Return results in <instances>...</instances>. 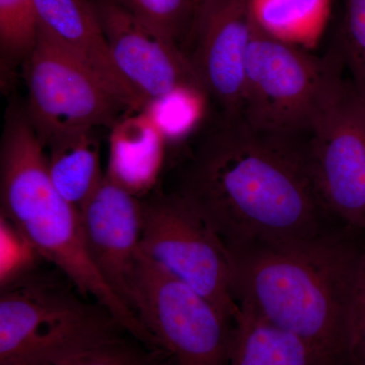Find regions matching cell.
I'll use <instances>...</instances> for the list:
<instances>
[{"mask_svg": "<svg viewBox=\"0 0 365 365\" xmlns=\"http://www.w3.org/2000/svg\"><path fill=\"white\" fill-rule=\"evenodd\" d=\"M140 251L234 325L241 309L234 292L230 252L215 230L177 194L151 192L141 198Z\"/></svg>", "mask_w": 365, "mask_h": 365, "instance_id": "cell-6", "label": "cell"}, {"mask_svg": "<svg viewBox=\"0 0 365 365\" xmlns=\"http://www.w3.org/2000/svg\"><path fill=\"white\" fill-rule=\"evenodd\" d=\"M130 304L176 365H230L232 323L141 251Z\"/></svg>", "mask_w": 365, "mask_h": 365, "instance_id": "cell-7", "label": "cell"}, {"mask_svg": "<svg viewBox=\"0 0 365 365\" xmlns=\"http://www.w3.org/2000/svg\"><path fill=\"white\" fill-rule=\"evenodd\" d=\"M28 117L44 144L58 132L108 127L130 110L81 60L38 26L33 51L24 62Z\"/></svg>", "mask_w": 365, "mask_h": 365, "instance_id": "cell-8", "label": "cell"}, {"mask_svg": "<svg viewBox=\"0 0 365 365\" xmlns=\"http://www.w3.org/2000/svg\"><path fill=\"white\" fill-rule=\"evenodd\" d=\"M357 230L228 250L241 309L294 334L322 365L345 364L348 318L365 249Z\"/></svg>", "mask_w": 365, "mask_h": 365, "instance_id": "cell-2", "label": "cell"}, {"mask_svg": "<svg viewBox=\"0 0 365 365\" xmlns=\"http://www.w3.org/2000/svg\"><path fill=\"white\" fill-rule=\"evenodd\" d=\"M345 365H365V252L348 318Z\"/></svg>", "mask_w": 365, "mask_h": 365, "instance_id": "cell-22", "label": "cell"}, {"mask_svg": "<svg viewBox=\"0 0 365 365\" xmlns=\"http://www.w3.org/2000/svg\"><path fill=\"white\" fill-rule=\"evenodd\" d=\"M167 139L145 110L127 113L111 129L105 174L132 195L153 191L165 165Z\"/></svg>", "mask_w": 365, "mask_h": 365, "instance_id": "cell-14", "label": "cell"}, {"mask_svg": "<svg viewBox=\"0 0 365 365\" xmlns=\"http://www.w3.org/2000/svg\"><path fill=\"white\" fill-rule=\"evenodd\" d=\"M194 1H195V4H196L197 2H198V0H194Z\"/></svg>", "mask_w": 365, "mask_h": 365, "instance_id": "cell-24", "label": "cell"}, {"mask_svg": "<svg viewBox=\"0 0 365 365\" xmlns=\"http://www.w3.org/2000/svg\"><path fill=\"white\" fill-rule=\"evenodd\" d=\"M339 365H345V364H339Z\"/></svg>", "mask_w": 365, "mask_h": 365, "instance_id": "cell-25", "label": "cell"}, {"mask_svg": "<svg viewBox=\"0 0 365 365\" xmlns=\"http://www.w3.org/2000/svg\"><path fill=\"white\" fill-rule=\"evenodd\" d=\"M1 218L26 244L52 263L79 294L102 304L134 339L157 349L158 343L135 312L114 294L86 250L81 215L59 193L47 155L25 114L9 113L0 150Z\"/></svg>", "mask_w": 365, "mask_h": 365, "instance_id": "cell-3", "label": "cell"}, {"mask_svg": "<svg viewBox=\"0 0 365 365\" xmlns=\"http://www.w3.org/2000/svg\"><path fill=\"white\" fill-rule=\"evenodd\" d=\"M90 1L118 69L148 102L181 88L204 91L176 41L143 23L115 0Z\"/></svg>", "mask_w": 365, "mask_h": 365, "instance_id": "cell-11", "label": "cell"}, {"mask_svg": "<svg viewBox=\"0 0 365 365\" xmlns=\"http://www.w3.org/2000/svg\"><path fill=\"white\" fill-rule=\"evenodd\" d=\"M43 146L53 184L79 210L105 175L101 168L100 141L95 129L58 132Z\"/></svg>", "mask_w": 365, "mask_h": 365, "instance_id": "cell-15", "label": "cell"}, {"mask_svg": "<svg viewBox=\"0 0 365 365\" xmlns=\"http://www.w3.org/2000/svg\"><path fill=\"white\" fill-rule=\"evenodd\" d=\"M61 365H150L140 352L124 340L83 353Z\"/></svg>", "mask_w": 365, "mask_h": 365, "instance_id": "cell-23", "label": "cell"}, {"mask_svg": "<svg viewBox=\"0 0 365 365\" xmlns=\"http://www.w3.org/2000/svg\"><path fill=\"white\" fill-rule=\"evenodd\" d=\"M135 18L178 44L186 43L195 16L194 0H115Z\"/></svg>", "mask_w": 365, "mask_h": 365, "instance_id": "cell-20", "label": "cell"}, {"mask_svg": "<svg viewBox=\"0 0 365 365\" xmlns=\"http://www.w3.org/2000/svg\"><path fill=\"white\" fill-rule=\"evenodd\" d=\"M38 26L91 69L132 112L148 104L119 71L90 0H34Z\"/></svg>", "mask_w": 365, "mask_h": 365, "instance_id": "cell-13", "label": "cell"}, {"mask_svg": "<svg viewBox=\"0 0 365 365\" xmlns=\"http://www.w3.org/2000/svg\"><path fill=\"white\" fill-rule=\"evenodd\" d=\"M309 134L307 167L324 210L365 232V102L353 83L336 86Z\"/></svg>", "mask_w": 365, "mask_h": 365, "instance_id": "cell-9", "label": "cell"}, {"mask_svg": "<svg viewBox=\"0 0 365 365\" xmlns=\"http://www.w3.org/2000/svg\"><path fill=\"white\" fill-rule=\"evenodd\" d=\"M254 21L250 0H198L186 53L197 78L223 116L241 113L245 63Z\"/></svg>", "mask_w": 365, "mask_h": 365, "instance_id": "cell-10", "label": "cell"}, {"mask_svg": "<svg viewBox=\"0 0 365 365\" xmlns=\"http://www.w3.org/2000/svg\"><path fill=\"white\" fill-rule=\"evenodd\" d=\"M37 37L34 0H0V50L4 63L24 64Z\"/></svg>", "mask_w": 365, "mask_h": 365, "instance_id": "cell-18", "label": "cell"}, {"mask_svg": "<svg viewBox=\"0 0 365 365\" xmlns=\"http://www.w3.org/2000/svg\"><path fill=\"white\" fill-rule=\"evenodd\" d=\"M177 194L228 250L316 237L328 217L314 189L304 146L223 120L178 175Z\"/></svg>", "mask_w": 365, "mask_h": 365, "instance_id": "cell-1", "label": "cell"}, {"mask_svg": "<svg viewBox=\"0 0 365 365\" xmlns=\"http://www.w3.org/2000/svg\"><path fill=\"white\" fill-rule=\"evenodd\" d=\"M250 7L262 32L309 51L325 32L332 0H250Z\"/></svg>", "mask_w": 365, "mask_h": 365, "instance_id": "cell-17", "label": "cell"}, {"mask_svg": "<svg viewBox=\"0 0 365 365\" xmlns=\"http://www.w3.org/2000/svg\"><path fill=\"white\" fill-rule=\"evenodd\" d=\"M230 365L322 364L299 336L241 309L232 330Z\"/></svg>", "mask_w": 365, "mask_h": 365, "instance_id": "cell-16", "label": "cell"}, {"mask_svg": "<svg viewBox=\"0 0 365 365\" xmlns=\"http://www.w3.org/2000/svg\"><path fill=\"white\" fill-rule=\"evenodd\" d=\"M71 281L26 275L0 297V365H61L123 340L102 304L86 302Z\"/></svg>", "mask_w": 365, "mask_h": 365, "instance_id": "cell-4", "label": "cell"}, {"mask_svg": "<svg viewBox=\"0 0 365 365\" xmlns=\"http://www.w3.org/2000/svg\"><path fill=\"white\" fill-rule=\"evenodd\" d=\"M79 215L91 262L108 287L133 309L131 287L140 254L143 200L105 174Z\"/></svg>", "mask_w": 365, "mask_h": 365, "instance_id": "cell-12", "label": "cell"}, {"mask_svg": "<svg viewBox=\"0 0 365 365\" xmlns=\"http://www.w3.org/2000/svg\"><path fill=\"white\" fill-rule=\"evenodd\" d=\"M207 98L205 91L199 88H181L150 101L144 110L155 120L167 143H175L195 126Z\"/></svg>", "mask_w": 365, "mask_h": 365, "instance_id": "cell-19", "label": "cell"}, {"mask_svg": "<svg viewBox=\"0 0 365 365\" xmlns=\"http://www.w3.org/2000/svg\"><path fill=\"white\" fill-rule=\"evenodd\" d=\"M341 44V57L349 67L352 83L365 102V0L346 2Z\"/></svg>", "mask_w": 365, "mask_h": 365, "instance_id": "cell-21", "label": "cell"}, {"mask_svg": "<svg viewBox=\"0 0 365 365\" xmlns=\"http://www.w3.org/2000/svg\"><path fill=\"white\" fill-rule=\"evenodd\" d=\"M343 63L342 57L338 61L319 58L269 37L254 24L240 119L253 130L270 135L292 138L309 133L343 79Z\"/></svg>", "mask_w": 365, "mask_h": 365, "instance_id": "cell-5", "label": "cell"}]
</instances>
